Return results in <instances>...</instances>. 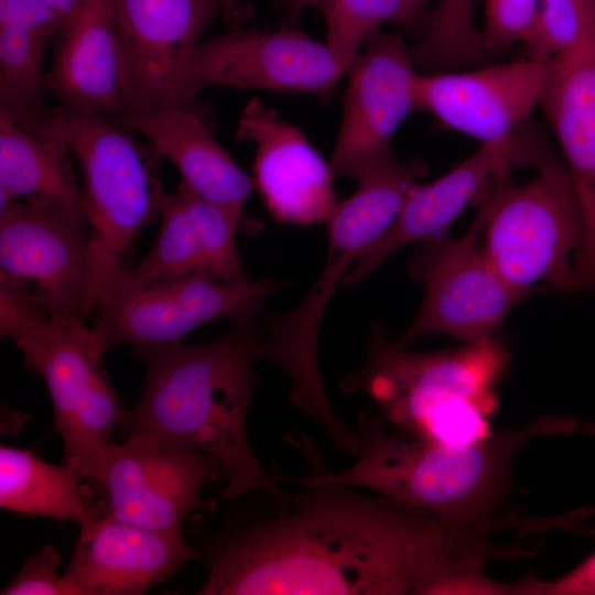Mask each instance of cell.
I'll return each instance as SVG.
<instances>
[{
  "instance_id": "obj_3",
  "label": "cell",
  "mask_w": 595,
  "mask_h": 595,
  "mask_svg": "<svg viewBox=\"0 0 595 595\" xmlns=\"http://www.w3.org/2000/svg\"><path fill=\"white\" fill-rule=\"evenodd\" d=\"M576 428L572 415L547 414L522 428L494 430L483 440L453 446L407 437L378 414L360 411L357 434L363 452L349 468L282 475V479L301 486L366 488L448 522L493 524L509 489L518 451L534 439L571 434Z\"/></svg>"
},
{
  "instance_id": "obj_9",
  "label": "cell",
  "mask_w": 595,
  "mask_h": 595,
  "mask_svg": "<svg viewBox=\"0 0 595 595\" xmlns=\"http://www.w3.org/2000/svg\"><path fill=\"white\" fill-rule=\"evenodd\" d=\"M286 286L289 281L270 277L145 280L125 267L101 290L91 327L106 349L174 343L210 321L260 318L267 299Z\"/></svg>"
},
{
  "instance_id": "obj_5",
  "label": "cell",
  "mask_w": 595,
  "mask_h": 595,
  "mask_svg": "<svg viewBox=\"0 0 595 595\" xmlns=\"http://www.w3.org/2000/svg\"><path fill=\"white\" fill-rule=\"evenodd\" d=\"M426 172L421 159H398L359 180L355 193L338 202L326 220V258L312 289L295 307L261 322L262 358L290 378V403L315 420L337 451L353 456L359 454L361 442L338 418L325 391L317 356L320 327L349 267L390 229L409 191Z\"/></svg>"
},
{
  "instance_id": "obj_31",
  "label": "cell",
  "mask_w": 595,
  "mask_h": 595,
  "mask_svg": "<svg viewBox=\"0 0 595 595\" xmlns=\"http://www.w3.org/2000/svg\"><path fill=\"white\" fill-rule=\"evenodd\" d=\"M62 556L52 544L32 553L12 581L0 592L2 595H80L57 569Z\"/></svg>"
},
{
  "instance_id": "obj_26",
  "label": "cell",
  "mask_w": 595,
  "mask_h": 595,
  "mask_svg": "<svg viewBox=\"0 0 595 595\" xmlns=\"http://www.w3.org/2000/svg\"><path fill=\"white\" fill-rule=\"evenodd\" d=\"M85 476L67 465H54L32 451L0 446V507L21 515L71 520L91 519Z\"/></svg>"
},
{
  "instance_id": "obj_17",
  "label": "cell",
  "mask_w": 595,
  "mask_h": 595,
  "mask_svg": "<svg viewBox=\"0 0 595 595\" xmlns=\"http://www.w3.org/2000/svg\"><path fill=\"white\" fill-rule=\"evenodd\" d=\"M550 60L524 57L465 72H418L415 110L482 143L505 139L530 121L547 86Z\"/></svg>"
},
{
  "instance_id": "obj_23",
  "label": "cell",
  "mask_w": 595,
  "mask_h": 595,
  "mask_svg": "<svg viewBox=\"0 0 595 595\" xmlns=\"http://www.w3.org/2000/svg\"><path fill=\"white\" fill-rule=\"evenodd\" d=\"M115 121L145 137L195 193L248 218L245 206L255 190L252 177L217 141L208 113L196 99Z\"/></svg>"
},
{
  "instance_id": "obj_32",
  "label": "cell",
  "mask_w": 595,
  "mask_h": 595,
  "mask_svg": "<svg viewBox=\"0 0 595 595\" xmlns=\"http://www.w3.org/2000/svg\"><path fill=\"white\" fill-rule=\"evenodd\" d=\"M526 595H595V552L553 581L527 576Z\"/></svg>"
},
{
  "instance_id": "obj_22",
  "label": "cell",
  "mask_w": 595,
  "mask_h": 595,
  "mask_svg": "<svg viewBox=\"0 0 595 595\" xmlns=\"http://www.w3.org/2000/svg\"><path fill=\"white\" fill-rule=\"evenodd\" d=\"M45 89L58 106L111 120L125 109L111 0H85L52 44Z\"/></svg>"
},
{
  "instance_id": "obj_24",
  "label": "cell",
  "mask_w": 595,
  "mask_h": 595,
  "mask_svg": "<svg viewBox=\"0 0 595 595\" xmlns=\"http://www.w3.org/2000/svg\"><path fill=\"white\" fill-rule=\"evenodd\" d=\"M71 154L58 106L35 113L0 109V204L40 197L88 223Z\"/></svg>"
},
{
  "instance_id": "obj_7",
  "label": "cell",
  "mask_w": 595,
  "mask_h": 595,
  "mask_svg": "<svg viewBox=\"0 0 595 595\" xmlns=\"http://www.w3.org/2000/svg\"><path fill=\"white\" fill-rule=\"evenodd\" d=\"M517 184L497 180L477 203L483 249L502 278L530 296L540 289L577 292L575 259L583 220L575 188L555 155Z\"/></svg>"
},
{
  "instance_id": "obj_15",
  "label": "cell",
  "mask_w": 595,
  "mask_h": 595,
  "mask_svg": "<svg viewBox=\"0 0 595 595\" xmlns=\"http://www.w3.org/2000/svg\"><path fill=\"white\" fill-rule=\"evenodd\" d=\"M415 73L401 33L378 31L366 42L346 73L342 123L329 161L334 175L359 181L398 159L391 141L415 111Z\"/></svg>"
},
{
  "instance_id": "obj_2",
  "label": "cell",
  "mask_w": 595,
  "mask_h": 595,
  "mask_svg": "<svg viewBox=\"0 0 595 595\" xmlns=\"http://www.w3.org/2000/svg\"><path fill=\"white\" fill-rule=\"evenodd\" d=\"M260 318L232 322L219 337L199 344L181 340L133 347L144 365L138 402L125 410L118 429L202 452L221 467L225 499L264 489L281 499L280 474H270L249 443L247 415L262 358Z\"/></svg>"
},
{
  "instance_id": "obj_18",
  "label": "cell",
  "mask_w": 595,
  "mask_h": 595,
  "mask_svg": "<svg viewBox=\"0 0 595 595\" xmlns=\"http://www.w3.org/2000/svg\"><path fill=\"white\" fill-rule=\"evenodd\" d=\"M236 137L256 144L251 177L277 221L307 226L328 219L338 203L334 173L299 128L252 98Z\"/></svg>"
},
{
  "instance_id": "obj_36",
  "label": "cell",
  "mask_w": 595,
  "mask_h": 595,
  "mask_svg": "<svg viewBox=\"0 0 595 595\" xmlns=\"http://www.w3.org/2000/svg\"><path fill=\"white\" fill-rule=\"evenodd\" d=\"M581 430L587 434L595 435V422H588L581 425Z\"/></svg>"
},
{
  "instance_id": "obj_11",
  "label": "cell",
  "mask_w": 595,
  "mask_h": 595,
  "mask_svg": "<svg viewBox=\"0 0 595 595\" xmlns=\"http://www.w3.org/2000/svg\"><path fill=\"white\" fill-rule=\"evenodd\" d=\"M409 272L424 294L418 314L397 339L403 346L436 334L464 344L487 340L498 334L510 311L530 298L493 266L475 218L457 238L448 235L421 244L409 261Z\"/></svg>"
},
{
  "instance_id": "obj_33",
  "label": "cell",
  "mask_w": 595,
  "mask_h": 595,
  "mask_svg": "<svg viewBox=\"0 0 595 595\" xmlns=\"http://www.w3.org/2000/svg\"><path fill=\"white\" fill-rule=\"evenodd\" d=\"M430 0H402V18L399 25L408 35L418 43L424 35L431 9Z\"/></svg>"
},
{
  "instance_id": "obj_34",
  "label": "cell",
  "mask_w": 595,
  "mask_h": 595,
  "mask_svg": "<svg viewBox=\"0 0 595 595\" xmlns=\"http://www.w3.org/2000/svg\"><path fill=\"white\" fill-rule=\"evenodd\" d=\"M221 18L230 29L241 28L252 15V7L247 0H221Z\"/></svg>"
},
{
  "instance_id": "obj_29",
  "label": "cell",
  "mask_w": 595,
  "mask_h": 595,
  "mask_svg": "<svg viewBox=\"0 0 595 595\" xmlns=\"http://www.w3.org/2000/svg\"><path fill=\"white\" fill-rule=\"evenodd\" d=\"M595 36V0H539L524 57L548 61Z\"/></svg>"
},
{
  "instance_id": "obj_19",
  "label": "cell",
  "mask_w": 595,
  "mask_h": 595,
  "mask_svg": "<svg viewBox=\"0 0 595 595\" xmlns=\"http://www.w3.org/2000/svg\"><path fill=\"white\" fill-rule=\"evenodd\" d=\"M538 108L556 137L581 208L578 290L595 292V36L550 60Z\"/></svg>"
},
{
  "instance_id": "obj_4",
  "label": "cell",
  "mask_w": 595,
  "mask_h": 595,
  "mask_svg": "<svg viewBox=\"0 0 595 595\" xmlns=\"http://www.w3.org/2000/svg\"><path fill=\"white\" fill-rule=\"evenodd\" d=\"M509 363L507 345L497 336L452 349L415 351L375 324L364 366L345 375L339 388L365 393L383 422L407 437L465 445L494 431L496 388Z\"/></svg>"
},
{
  "instance_id": "obj_25",
  "label": "cell",
  "mask_w": 595,
  "mask_h": 595,
  "mask_svg": "<svg viewBox=\"0 0 595 595\" xmlns=\"http://www.w3.org/2000/svg\"><path fill=\"white\" fill-rule=\"evenodd\" d=\"M64 20L40 0H0V109L46 110L44 60Z\"/></svg>"
},
{
  "instance_id": "obj_21",
  "label": "cell",
  "mask_w": 595,
  "mask_h": 595,
  "mask_svg": "<svg viewBox=\"0 0 595 595\" xmlns=\"http://www.w3.org/2000/svg\"><path fill=\"white\" fill-rule=\"evenodd\" d=\"M160 228L148 255L131 273L140 279L205 278L232 282L248 278L237 234L251 224L195 193L183 181L164 194Z\"/></svg>"
},
{
  "instance_id": "obj_8",
  "label": "cell",
  "mask_w": 595,
  "mask_h": 595,
  "mask_svg": "<svg viewBox=\"0 0 595 595\" xmlns=\"http://www.w3.org/2000/svg\"><path fill=\"white\" fill-rule=\"evenodd\" d=\"M60 108L69 149L83 177L98 302L106 283L125 268L141 229L159 216L165 194L161 180L163 158L115 120Z\"/></svg>"
},
{
  "instance_id": "obj_14",
  "label": "cell",
  "mask_w": 595,
  "mask_h": 595,
  "mask_svg": "<svg viewBox=\"0 0 595 595\" xmlns=\"http://www.w3.org/2000/svg\"><path fill=\"white\" fill-rule=\"evenodd\" d=\"M553 154L531 121L511 136L488 143L441 177L416 183L390 229L351 267L343 286L355 289L400 248L448 236L453 223L477 205L499 178L520 167L538 169Z\"/></svg>"
},
{
  "instance_id": "obj_16",
  "label": "cell",
  "mask_w": 595,
  "mask_h": 595,
  "mask_svg": "<svg viewBox=\"0 0 595 595\" xmlns=\"http://www.w3.org/2000/svg\"><path fill=\"white\" fill-rule=\"evenodd\" d=\"M121 62V117L155 112L181 102V80L193 48L221 0H111ZM120 118V117H119Z\"/></svg>"
},
{
  "instance_id": "obj_28",
  "label": "cell",
  "mask_w": 595,
  "mask_h": 595,
  "mask_svg": "<svg viewBox=\"0 0 595 595\" xmlns=\"http://www.w3.org/2000/svg\"><path fill=\"white\" fill-rule=\"evenodd\" d=\"M307 7L316 8L326 24V44L348 68L366 42L387 22L401 23L402 0H298L282 24L291 26Z\"/></svg>"
},
{
  "instance_id": "obj_6",
  "label": "cell",
  "mask_w": 595,
  "mask_h": 595,
  "mask_svg": "<svg viewBox=\"0 0 595 595\" xmlns=\"http://www.w3.org/2000/svg\"><path fill=\"white\" fill-rule=\"evenodd\" d=\"M0 335L14 343L25 366L44 380L65 463L85 476L113 442L125 412L104 366L107 349L84 320L48 314L25 285L3 275Z\"/></svg>"
},
{
  "instance_id": "obj_10",
  "label": "cell",
  "mask_w": 595,
  "mask_h": 595,
  "mask_svg": "<svg viewBox=\"0 0 595 595\" xmlns=\"http://www.w3.org/2000/svg\"><path fill=\"white\" fill-rule=\"evenodd\" d=\"M224 478L218 462L202 452L154 437L111 442L89 464L84 490L91 519L111 517L143 528L182 532L184 518L210 511L205 487Z\"/></svg>"
},
{
  "instance_id": "obj_20",
  "label": "cell",
  "mask_w": 595,
  "mask_h": 595,
  "mask_svg": "<svg viewBox=\"0 0 595 595\" xmlns=\"http://www.w3.org/2000/svg\"><path fill=\"white\" fill-rule=\"evenodd\" d=\"M64 577L80 595H140L201 556L182 532L160 531L111 517L79 524Z\"/></svg>"
},
{
  "instance_id": "obj_1",
  "label": "cell",
  "mask_w": 595,
  "mask_h": 595,
  "mask_svg": "<svg viewBox=\"0 0 595 595\" xmlns=\"http://www.w3.org/2000/svg\"><path fill=\"white\" fill-rule=\"evenodd\" d=\"M223 539L198 595L484 594L501 549L483 523H453L383 495L304 485Z\"/></svg>"
},
{
  "instance_id": "obj_37",
  "label": "cell",
  "mask_w": 595,
  "mask_h": 595,
  "mask_svg": "<svg viewBox=\"0 0 595 595\" xmlns=\"http://www.w3.org/2000/svg\"><path fill=\"white\" fill-rule=\"evenodd\" d=\"M280 6L288 8L290 11L298 0H275Z\"/></svg>"
},
{
  "instance_id": "obj_35",
  "label": "cell",
  "mask_w": 595,
  "mask_h": 595,
  "mask_svg": "<svg viewBox=\"0 0 595 595\" xmlns=\"http://www.w3.org/2000/svg\"><path fill=\"white\" fill-rule=\"evenodd\" d=\"M58 13L64 23L82 7L85 0H40Z\"/></svg>"
},
{
  "instance_id": "obj_13",
  "label": "cell",
  "mask_w": 595,
  "mask_h": 595,
  "mask_svg": "<svg viewBox=\"0 0 595 595\" xmlns=\"http://www.w3.org/2000/svg\"><path fill=\"white\" fill-rule=\"evenodd\" d=\"M347 69L326 43L292 26L270 32L230 29L193 48L182 75L181 102L212 86L311 94L325 100Z\"/></svg>"
},
{
  "instance_id": "obj_30",
  "label": "cell",
  "mask_w": 595,
  "mask_h": 595,
  "mask_svg": "<svg viewBox=\"0 0 595 595\" xmlns=\"http://www.w3.org/2000/svg\"><path fill=\"white\" fill-rule=\"evenodd\" d=\"M539 0H486L483 26L479 30L483 44L494 56L510 51L528 36L538 10Z\"/></svg>"
},
{
  "instance_id": "obj_12",
  "label": "cell",
  "mask_w": 595,
  "mask_h": 595,
  "mask_svg": "<svg viewBox=\"0 0 595 595\" xmlns=\"http://www.w3.org/2000/svg\"><path fill=\"white\" fill-rule=\"evenodd\" d=\"M0 275L48 314L84 320L97 305L88 223L40 197L0 204Z\"/></svg>"
},
{
  "instance_id": "obj_27",
  "label": "cell",
  "mask_w": 595,
  "mask_h": 595,
  "mask_svg": "<svg viewBox=\"0 0 595 595\" xmlns=\"http://www.w3.org/2000/svg\"><path fill=\"white\" fill-rule=\"evenodd\" d=\"M474 7L475 0H437L423 37L411 47L415 67L442 73L494 63L476 29Z\"/></svg>"
}]
</instances>
